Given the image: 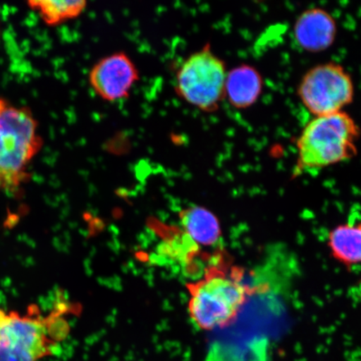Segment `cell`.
Segmentation results:
<instances>
[{
  "mask_svg": "<svg viewBox=\"0 0 361 361\" xmlns=\"http://www.w3.org/2000/svg\"><path fill=\"white\" fill-rule=\"evenodd\" d=\"M360 126L345 111L315 116L296 140L293 176L319 171L357 154Z\"/></svg>",
  "mask_w": 361,
  "mask_h": 361,
  "instance_id": "3957f363",
  "label": "cell"
},
{
  "mask_svg": "<svg viewBox=\"0 0 361 361\" xmlns=\"http://www.w3.org/2000/svg\"><path fill=\"white\" fill-rule=\"evenodd\" d=\"M140 80L137 65L128 54L117 51L102 57L89 71L90 88L102 101L114 103L128 98Z\"/></svg>",
  "mask_w": 361,
  "mask_h": 361,
  "instance_id": "52a82bcc",
  "label": "cell"
},
{
  "mask_svg": "<svg viewBox=\"0 0 361 361\" xmlns=\"http://www.w3.org/2000/svg\"><path fill=\"white\" fill-rule=\"evenodd\" d=\"M227 73L225 62L207 43L180 63L176 72L175 92L197 110L214 112L225 99Z\"/></svg>",
  "mask_w": 361,
  "mask_h": 361,
  "instance_id": "5b68a950",
  "label": "cell"
},
{
  "mask_svg": "<svg viewBox=\"0 0 361 361\" xmlns=\"http://www.w3.org/2000/svg\"><path fill=\"white\" fill-rule=\"evenodd\" d=\"M295 43L303 51L320 53L331 48L336 42L337 23L322 8H311L298 16L293 29Z\"/></svg>",
  "mask_w": 361,
  "mask_h": 361,
  "instance_id": "ba28073f",
  "label": "cell"
},
{
  "mask_svg": "<svg viewBox=\"0 0 361 361\" xmlns=\"http://www.w3.org/2000/svg\"><path fill=\"white\" fill-rule=\"evenodd\" d=\"M180 228L198 246L214 247L222 236L219 221L205 207L194 206L180 212Z\"/></svg>",
  "mask_w": 361,
  "mask_h": 361,
  "instance_id": "8fae6325",
  "label": "cell"
},
{
  "mask_svg": "<svg viewBox=\"0 0 361 361\" xmlns=\"http://www.w3.org/2000/svg\"><path fill=\"white\" fill-rule=\"evenodd\" d=\"M69 326L59 313H7L0 329V361H40L65 340Z\"/></svg>",
  "mask_w": 361,
  "mask_h": 361,
  "instance_id": "277c9868",
  "label": "cell"
},
{
  "mask_svg": "<svg viewBox=\"0 0 361 361\" xmlns=\"http://www.w3.org/2000/svg\"><path fill=\"white\" fill-rule=\"evenodd\" d=\"M44 143L32 110L0 97V192L20 193Z\"/></svg>",
  "mask_w": 361,
  "mask_h": 361,
  "instance_id": "7a4b0ae2",
  "label": "cell"
},
{
  "mask_svg": "<svg viewBox=\"0 0 361 361\" xmlns=\"http://www.w3.org/2000/svg\"><path fill=\"white\" fill-rule=\"evenodd\" d=\"M298 97L315 116L344 111L354 101L353 79L336 62L315 66L304 75L297 89Z\"/></svg>",
  "mask_w": 361,
  "mask_h": 361,
  "instance_id": "8992f818",
  "label": "cell"
},
{
  "mask_svg": "<svg viewBox=\"0 0 361 361\" xmlns=\"http://www.w3.org/2000/svg\"><path fill=\"white\" fill-rule=\"evenodd\" d=\"M7 316V313L4 312V311L0 308V329H1L4 320H6Z\"/></svg>",
  "mask_w": 361,
  "mask_h": 361,
  "instance_id": "5bb4252c",
  "label": "cell"
},
{
  "mask_svg": "<svg viewBox=\"0 0 361 361\" xmlns=\"http://www.w3.org/2000/svg\"><path fill=\"white\" fill-rule=\"evenodd\" d=\"M214 255L200 278L188 283L189 314L206 331L231 326L251 293L245 270L233 264L223 251Z\"/></svg>",
  "mask_w": 361,
  "mask_h": 361,
  "instance_id": "6da1fadb",
  "label": "cell"
},
{
  "mask_svg": "<svg viewBox=\"0 0 361 361\" xmlns=\"http://www.w3.org/2000/svg\"><path fill=\"white\" fill-rule=\"evenodd\" d=\"M264 80L255 67L243 64L228 71L225 98L233 108L245 110L254 106L263 92Z\"/></svg>",
  "mask_w": 361,
  "mask_h": 361,
  "instance_id": "9c48e42d",
  "label": "cell"
},
{
  "mask_svg": "<svg viewBox=\"0 0 361 361\" xmlns=\"http://www.w3.org/2000/svg\"><path fill=\"white\" fill-rule=\"evenodd\" d=\"M30 10L37 13L45 25L56 27L78 18L87 10L85 0H30Z\"/></svg>",
  "mask_w": 361,
  "mask_h": 361,
  "instance_id": "4fadbf2b",
  "label": "cell"
},
{
  "mask_svg": "<svg viewBox=\"0 0 361 361\" xmlns=\"http://www.w3.org/2000/svg\"><path fill=\"white\" fill-rule=\"evenodd\" d=\"M154 228L158 229V235L161 238L158 246L159 255L184 271L187 270L188 273L197 272L194 265L202 255L200 247L178 227H166L158 224Z\"/></svg>",
  "mask_w": 361,
  "mask_h": 361,
  "instance_id": "30bf717a",
  "label": "cell"
},
{
  "mask_svg": "<svg viewBox=\"0 0 361 361\" xmlns=\"http://www.w3.org/2000/svg\"><path fill=\"white\" fill-rule=\"evenodd\" d=\"M327 245L338 263L345 267L361 265V222L336 226L329 233Z\"/></svg>",
  "mask_w": 361,
  "mask_h": 361,
  "instance_id": "7c38bea8",
  "label": "cell"
}]
</instances>
